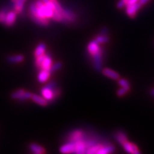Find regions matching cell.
<instances>
[{"instance_id":"obj_1","label":"cell","mask_w":154,"mask_h":154,"mask_svg":"<svg viewBox=\"0 0 154 154\" xmlns=\"http://www.w3.org/2000/svg\"><path fill=\"white\" fill-rule=\"evenodd\" d=\"M56 84L54 82H50L47 85L42 88V96L47 100V101H51L59 96L60 94V90L55 88Z\"/></svg>"},{"instance_id":"obj_2","label":"cell","mask_w":154,"mask_h":154,"mask_svg":"<svg viewBox=\"0 0 154 154\" xmlns=\"http://www.w3.org/2000/svg\"><path fill=\"white\" fill-rule=\"evenodd\" d=\"M36 66L37 68L49 70L52 65V59L49 54H44L36 57Z\"/></svg>"},{"instance_id":"obj_3","label":"cell","mask_w":154,"mask_h":154,"mask_svg":"<svg viewBox=\"0 0 154 154\" xmlns=\"http://www.w3.org/2000/svg\"><path fill=\"white\" fill-rule=\"evenodd\" d=\"M102 49L100 48L97 52L94 54L93 56L94 66L96 71L101 72L102 70V64H103V55H102Z\"/></svg>"},{"instance_id":"obj_4","label":"cell","mask_w":154,"mask_h":154,"mask_svg":"<svg viewBox=\"0 0 154 154\" xmlns=\"http://www.w3.org/2000/svg\"><path fill=\"white\" fill-rule=\"evenodd\" d=\"M32 94L30 92L26 91L23 89H19L17 91H14V93L11 94V98L13 99L19 100V101H25L31 99Z\"/></svg>"},{"instance_id":"obj_5","label":"cell","mask_w":154,"mask_h":154,"mask_svg":"<svg viewBox=\"0 0 154 154\" xmlns=\"http://www.w3.org/2000/svg\"><path fill=\"white\" fill-rule=\"evenodd\" d=\"M141 6L140 5V4L138 2L133 4V5L126 6V12L127 15L130 17V18H134L136 17V14H137V11L141 8Z\"/></svg>"},{"instance_id":"obj_6","label":"cell","mask_w":154,"mask_h":154,"mask_svg":"<svg viewBox=\"0 0 154 154\" xmlns=\"http://www.w3.org/2000/svg\"><path fill=\"white\" fill-rule=\"evenodd\" d=\"M17 19V12L15 11H10L7 12V14H6V17L5 19V22H4V24L7 26H12L13 24H14L15 22H16Z\"/></svg>"},{"instance_id":"obj_7","label":"cell","mask_w":154,"mask_h":154,"mask_svg":"<svg viewBox=\"0 0 154 154\" xmlns=\"http://www.w3.org/2000/svg\"><path fill=\"white\" fill-rule=\"evenodd\" d=\"M84 133L81 129H76L71 133L69 136V141H77V140L83 139L84 137Z\"/></svg>"},{"instance_id":"obj_8","label":"cell","mask_w":154,"mask_h":154,"mask_svg":"<svg viewBox=\"0 0 154 154\" xmlns=\"http://www.w3.org/2000/svg\"><path fill=\"white\" fill-rule=\"evenodd\" d=\"M62 15L63 17V22H73L76 19V16L74 12L67 9L63 8Z\"/></svg>"},{"instance_id":"obj_9","label":"cell","mask_w":154,"mask_h":154,"mask_svg":"<svg viewBox=\"0 0 154 154\" xmlns=\"http://www.w3.org/2000/svg\"><path fill=\"white\" fill-rule=\"evenodd\" d=\"M62 153H75V145L74 142L69 141L68 143L61 146L59 149Z\"/></svg>"},{"instance_id":"obj_10","label":"cell","mask_w":154,"mask_h":154,"mask_svg":"<svg viewBox=\"0 0 154 154\" xmlns=\"http://www.w3.org/2000/svg\"><path fill=\"white\" fill-rule=\"evenodd\" d=\"M101 72L104 76L109 77L110 79H112L113 80H118L120 78V75H119V73H117L116 72H115V71H113L111 69L104 68L103 69H102Z\"/></svg>"},{"instance_id":"obj_11","label":"cell","mask_w":154,"mask_h":154,"mask_svg":"<svg viewBox=\"0 0 154 154\" xmlns=\"http://www.w3.org/2000/svg\"><path fill=\"white\" fill-rule=\"evenodd\" d=\"M51 76V72L49 70L41 69L38 74V81L41 83H45Z\"/></svg>"},{"instance_id":"obj_12","label":"cell","mask_w":154,"mask_h":154,"mask_svg":"<svg viewBox=\"0 0 154 154\" xmlns=\"http://www.w3.org/2000/svg\"><path fill=\"white\" fill-rule=\"evenodd\" d=\"M31 99L34 103H37L38 105L42 106H45L48 104V101L47 99H44L43 96L37 95V94H32Z\"/></svg>"},{"instance_id":"obj_13","label":"cell","mask_w":154,"mask_h":154,"mask_svg":"<svg viewBox=\"0 0 154 154\" xmlns=\"http://www.w3.org/2000/svg\"><path fill=\"white\" fill-rule=\"evenodd\" d=\"M100 48L101 47H99V44L98 43L95 39H94L88 44L87 49H88V53H89L90 54L94 55V54L96 53L98 51H99Z\"/></svg>"},{"instance_id":"obj_14","label":"cell","mask_w":154,"mask_h":154,"mask_svg":"<svg viewBox=\"0 0 154 154\" xmlns=\"http://www.w3.org/2000/svg\"><path fill=\"white\" fill-rule=\"evenodd\" d=\"M29 149L34 154H43L46 152L45 149L42 146L36 143H32L29 146Z\"/></svg>"},{"instance_id":"obj_15","label":"cell","mask_w":154,"mask_h":154,"mask_svg":"<svg viewBox=\"0 0 154 154\" xmlns=\"http://www.w3.org/2000/svg\"><path fill=\"white\" fill-rule=\"evenodd\" d=\"M114 138L116 141L122 145L123 143L128 140L126 134L124 131H118L114 134Z\"/></svg>"},{"instance_id":"obj_16","label":"cell","mask_w":154,"mask_h":154,"mask_svg":"<svg viewBox=\"0 0 154 154\" xmlns=\"http://www.w3.org/2000/svg\"><path fill=\"white\" fill-rule=\"evenodd\" d=\"M115 151V147L113 145H106V146H103L100 149L99 151L97 152L98 154H107V153H113Z\"/></svg>"},{"instance_id":"obj_17","label":"cell","mask_w":154,"mask_h":154,"mask_svg":"<svg viewBox=\"0 0 154 154\" xmlns=\"http://www.w3.org/2000/svg\"><path fill=\"white\" fill-rule=\"evenodd\" d=\"M46 49H47V47H46L45 44L44 43H40L37 47H36L35 51H34V55H35L36 57L43 55L45 54Z\"/></svg>"},{"instance_id":"obj_18","label":"cell","mask_w":154,"mask_h":154,"mask_svg":"<svg viewBox=\"0 0 154 154\" xmlns=\"http://www.w3.org/2000/svg\"><path fill=\"white\" fill-rule=\"evenodd\" d=\"M26 0H17L14 2V11H16L17 14L21 13L24 9V3L26 2Z\"/></svg>"},{"instance_id":"obj_19","label":"cell","mask_w":154,"mask_h":154,"mask_svg":"<svg viewBox=\"0 0 154 154\" xmlns=\"http://www.w3.org/2000/svg\"><path fill=\"white\" fill-rule=\"evenodd\" d=\"M24 56L21 54L12 55V56H10V57H9L8 58V61L10 63H21L24 61Z\"/></svg>"},{"instance_id":"obj_20","label":"cell","mask_w":154,"mask_h":154,"mask_svg":"<svg viewBox=\"0 0 154 154\" xmlns=\"http://www.w3.org/2000/svg\"><path fill=\"white\" fill-rule=\"evenodd\" d=\"M102 146H103V144H101V143H97L96 144V145L92 146L86 150V153H88V154L97 153V152L99 151L100 149H101Z\"/></svg>"},{"instance_id":"obj_21","label":"cell","mask_w":154,"mask_h":154,"mask_svg":"<svg viewBox=\"0 0 154 154\" xmlns=\"http://www.w3.org/2000/svg\"><path fill=\"white\" fill-rule=\"evenodd\" d=\"M95 40L99 44H106L109 42V37L107 35H101V34H100V35L96 36Z\"/></svg>"},{"instance_id":"obj_22","label":"cell","mask_w":154,"mask_h":154,"mask_svg":"<svg viewBox=\"0 0 154 154\" xmlns=\"http://www.w3.org/2000/svg\"><path fill=\"white\" fill-rule=\"evenodd\" d=\"M119 84L120 85L121 87L126 88L127 89L130 90L131 89V86H130V83L128 82L126 79H119Z\"/></svg>"},{"instance_id":"obj_23","label":"cell","mask_w":154,"mask_h":154,"mask_svg":"<svg viewBox=\"0 0 154 154\" xmlns=\"http://www.w3.org/2000/svg\"><path fill=\"white\" fill-rule=\"evenodd\" d=\"M122 146L123 148H124V149L125 150V151L128 153H132V143H131L128 140H127V141L122 144Z\"/></svg>"},{"instance_id":"obj_24","label":"cell","mask_w":154,"mask_h":154,"mask_svg":"<svg viewBox=\"0 0 154 154\" xmlns=\"http://www.w3.org/2000/svg\"><path fill=\"white\" fill-rule=\"evenodd\" d=\"M61 67H62V64H61V63L57 62V63H54V64L51 65V69H50V72H51V73L55 72H57V71L59 70L60 69H61Z\"/></svg>"},{"instance_id":"obj_25","label":"cell","mask_w":154,"mask_h":154,"mask_svg":"<svg viewBox=\"0 0 154 154\" xmlns=\"http://www.w3.org/2000/svg\"><path fill=\"white\" fill-rule=\"evenodd\" d=\"M128 91H129V90L127 89V88L121 87V88H119V89L117 90L116 94H117V96H119V97H121V96H124L126 93H128Z\"/></svg>"},{"instance_id":"obj_26","label":"cell","mask_w":154,"mask_h":154,"mask_svg":"<svg viewBox=\"0 0 154 154\" xmlns=\"http://www.w3.org/2000/svg\"><path fill=\"white\" fill-rule=\"evenodd\" d=\"M128 0H119L117 3V8L123 9L126 7Z\"/></svg>"},{"instance_id":"obj_27","label":"cell","mask_w":154,"mask_h":154,"mask_svg":"<svg viewBox=\"0 0 154 154\" xmlns=\"http://www.w3.org/2000/svg\"><path fill=\"white\" fill-rule=\"evenodd\" d=\"M6 14H7V11L5 10H1L0 11V23H3L5 22V19L6 17Z\"/></svg>"},{"instance_id":"obj_28","label":"cell","mask_w":154,"mask_h":154,"mask_svg":"<svg viewBox=\"0 0 154 154\" xmlns=\"http://www.w3.org/2000/svg\"><path fill=\"white\" fill-rule=\"evenodd\" d=\"M108 32H109L108 29L106 27H103L101 30V32H100V34H101V35H107Z\"/></svg>"},{"instance_id":"obj_29","label":"cell","mask_w":154,"mask_h":154,"mask_svg":"<svg viewBox=\"0 0 154 154\" xmlns=\"http://www.w3.org/2000/svg\"><path fill=\"white\" fill-rule=\"evenodd\" d=\"M150 1H151V0H139V1H138V3L140 4V5L141 6V7H143V6L146 5L148 2H149Z\"/></svg>"},{"instance_id":"obj_30","label":"cell","mask_w":154,"mask_h":154,"mask_svg":"<svg viewBox=\"0 0 154 154\" xmlns=\"http://www.w3.org/2000/svg\"><path fill=\"white\" fill-rule=\"evenodd\" d=\"M138 1H139V0H128V2H127V5H126V6H128V5H133V4H135V3L138 2Z\"/></svg>"},{"instance_id":"obj_31","label":"cell","mask_w":154,"mask_h":154,"mask_svg":"<svg viewBox=\"0 0 154 154\" xmlns=\"http://www.w3.org/2000/svg\"><path fill=\"white\" fill-rule=\"evenodd\" d=\"M41 1L42 2H44V3H47V2L49 1V0H41Z\"/></svg>"},{"instance_id":"obj_32","label":"cell","mask_w":154,"mask_h":154,"mask_svg":"<svg viewBox=\"0 0 154 154\" xmlns=\"http://www.w3.org/2000/svg\"><path fill=\"white\" fill-rule=\"evenodd\" d=\"M11 1H12L13 2H16V1H17V0H11Z\"/></svg>"}]
</instances>
